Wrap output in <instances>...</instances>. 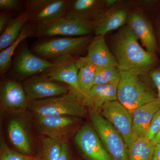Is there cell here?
<instances>
[{"instance_id": "17", "label": "cell", "mask_w": 160, "mask_h": 160, "mask_svg": "<svg viewBox=\"0 0 160 160\" xmlns=\"http://www.w3.org/2000/svg\"><path fill=\"white\" fill-rule=\"evenodd\" d=\"M8 137L12 145L25 154L31 152V140L28 126L22 118L11 119L7 128Z\"/></svg>"}, {"instance_id": "18", "label": "cell", "mask_w": 160, "mask_h": 160, "mask_svg": "<svg viewBox=\"0 0 160 160\" xmlns=\"http://www.w3.org/2000/svg\"><path fill=\"white\" fill-rule=\"evenodd\" d=\"M128 20L129 27L141 41L146 51L155 55L157 44L150 23L143 16L138 13L132 14Z\"/></svg>"}, {"instance_id": "8", "label": "cell", "mask_w": 160, "mask_h": 160, "mask_svg": "<svg viewBox=\"0 0 160 160\" xmlns=\"http://www.w3.org/2000/svg\"><path fill=\"white\" fill-rule=\"evenodd\" d=\"M100 113L118 131L128 148L138 138L133 131L132 113L118 100L106 103Z\"/></svg>"}, {"instance_id": "26", "label": "cell", "mask_w": 160, "mask_h": 160, "mask_svg": "<svg viewBox=\"0 0 160 160\" xmlns=\"http://www.w3.org/2000/svg\"><path fill=\"white\" fill-rule=\"evenodd\" d=\"M99 2L96 0H77L72 2H69L66 14L77 15L91 19L98 5Z\"/></svg>"}, {"instance_id": "2", "label": "cell", "mask_w": 160, "mask_h": 160, "mask_svg": "<svg viewBox=\"0 0 160 160\" xmlns=\"http://www.w3.org/2000/svg\"><path fill=\"white\" fill-rule=\"evenodd\" d=\"M143 74L122 72L118 86V100L130 113L138 107L156 99V95L145 81Z\"/></svg>"}, {"instance_id": "14", "label": "cell", "mask_w": 160, "mask_h": 160, "mask_svg": "<svg viewBox=\"0 0 160 160\" xmlns=\"http://www.w3.org/2000/svg\"><path fill=\"white\" fill-rule=\"evenodd\" d=\"M53 65L52 62L38 57L30 51L28 47H25L18 53L14 63V70L20 76L27 77L46 72Z\"/></svg>"}, {"instance_id": "33", "label": "cell", "mask_w": 160, "mask_h": 160, "mask_svg": "<svg viewBox=\"0 0 160 160\" xmlns=\"http://www.w3.org/2000/svg\"><path fill=\"white\" fill-rule=\"evenodd\" d=\"M59 160H72L69 146L66 142L63 143L62 153Z\"/></svg>"}, {"instance_id": "20", "label": "cell", "mask_w": 160, "mask_h": 160, "mask_svg": "<svg viewBox=\"0 0 160 160\" xmlns=\"http://www.w3.org/2000/svg\"><path fill=\"white\" fill-rule=\"evenodd\" d=\"M128 18L124 9L115 10L95 20L94 31L96 36L104 37L109 32L120 28L126 23Z\"/></svg>"}, {"instance_id": "21", "label": "cell", "mask_w": 160, "mask_h": 160, "mask_svg": "<svg viewBox=\"0 0 160 160\" xmlns=\"http://www.w3.org/2000/svg\"><path fill=\"white\" fill-rule=\"evenodd\" d=\"M29 15L24 12L10 20L8 26L0 36V51L6 49L14 43L19 37L23 26L29 20Z\"/></svg>"}, {"instance_id": "4", "label": "cell", "mask_w": 160, "mask_h": 160, "mask_svg": "<svg viewBox=\"0 0 160 160\" xmlns=\"http://www.w3.org/2000/svg\"><path fill=\"white\" fill-rule=\"evenodd\" d=\"M94 22L77 15L66 14L52 22L38 27L36 34L41 37L87 36L94 31Z\"/></svg>"}, {"instance_id": "12", "label": "cell", "mask_w": 160, "mask_h": 160, "mask_svg": "<svg viewBox=\"0 0 160 160\" xmlns=\"http://www.w3.org/2000/svg\"><path fill=\"white\" fill-rule=\"evenodd\" d=\"M40 131L47 137L62 139L69 134L77 123L78 118L69 116L34 115Z\"/></svg>"}, {"instance_id": "35", "label": "cell", "mask_w": 160, "mask_h": 160, "mask_svg": "<svg viewBox=\"0 0 160 160\" xmlns=\"http://www.w3.org/2000/svg\"><path fill=\"white\" fill-rule=\"evenodd\" d=\"M151 142L154 145H156V144H160V129L158 132L155 135L153 139L152 140Z\"/></svg>"}, {"instance_id": "27", "label": "cell", "mask_w": 160, "mask_h": 160, "mask_svg": "<svg viewBox=\"0 0 160 160\" xmlns=\"http://www.w3.org/2000/svg\"><path fill=\"white\" fill-rule=\"evenodd\" d=\"M31 33V30L27 28L22 30L18 40L0 53V71L4 73L7 71L11 65L12 58L16 49L20 43L28 38Z\"/></svg>"}, {"instance_id": "31", "label": "cell", "mask_w": 160, "mask_h": 160, "mask_svg": "<svg viewBox=\"0 0 160 160\" xmlns=\"http://www.w3.org/2000/svg\"><path fill=\"white\" fill-rule=\"evenodd\" d=\"M17 0H0V9L2 10H12L15 9L18 5Z\"/></svg>"}, {"instance_id": "5", "label": "cell", "mask_w": 160, "mask_h": 160, "mask_svg": "<svg viewBox=\"0 0 160 160\" xmlns=\"http://www.w3.org/2000/svg\"><path fill=\"white\" fill-rule=\"evenodd\" d=\"M89 116L93 129L112 160H129L127 145L114 126L98 112L90 110Z\"/></svg>"}, {"instance_id": "10", "label": "cell", "mask_w": 160, "mask_h": 160, "mask_svg": "<svg viewBox=\"0 0 160 160\" xmlns=\"http://www.w3.org/2000/svg\"><path fill=\"white\" fill-rule=\"evenodd\" d=\"M23 88L29 102L62 95L70 89L49 80L45 75L31 78L24 83Z\"/></svg>"}, {"instance_id": "29", "label": "cell", "mask_w": 160, "mask_h": 160, "mask_svg": "<svg viewBox=\"0 0 160 160\" xmlns=\"http://www.w3.org/2000/svg\"><path fill=\"white\" fill-rule=\"evenodd\" d=\"M160 129V108L155 114L150 124V127L146 135L148 139L152 141Z\"/></svg>"}, {"instance_id": "22", "label": "cell", "mask_w": 160, "mask_h": 160, "mask_svg": "<svg viewBox=\"0 0 160 160\" xmlns=\"http://www.w3.org/2000/svg\"><path fill=\"white\" fill-rule=\"evenodd\" d=\"M64 142L61 138L46 137L41 139L36 160H59Z\"/></svg>"}, {"instance_id": "13", "label": "cell", "mask_w": 160, "mask_h": 160, "mask_svg": "<svg viewBox=\"0 0 160 160\" xmlns=\"http://www.w3.org/2000/svg\"><path fill=\"white\" fill-rule=\"evenodd\" d=\"M87 51L86 56L76 60L78 69L86 64H92L96 67L118 66L116 58L109 50L104 37L93 38L87 46Z\"/></svg>"}, {"instance_id": "7", "label": "cell", "mask_w": 160, "mask_h": 160, "mask_svg": "<svg viewBox=\"0 0 160 160\" xmlns=\"http://www.w3.org/2000/svg\"><path fill=\"white\" fill-rule=\"evenodd\" d=\"M69 3L65 0L27 1L28 20L38 27L49 24L66 14Z\"/></svg>"}, {"instance_id": "28", "label": "cell", "mask_w": 160, "mask_h": 160, "mask_svg": "<svg viewBox=\"0 0 160 160\" xmlns=\"http://www.w3.org/2000/svg\"><path fill=\"white\" fill-rule=\"evenodd\" d=\"M1 147L0 160H32L31 158L9 149L5 144Z\"/></svg>"}, {"instance_id": "16", "label": "cell", "mask_w": 160, "mask_h": 160, "mask_svg": "<svg viewBox=\"0 0 160 160\" xmlns=\"http://www.w3.org/2000/svg\"><path fill=\"white\" fill-rule=\"evenodd\" d=\"M160 108V100L157 98L132 112L133 131L137 138L146 137L152 118Z\"/></svg>"}, {"instance_id": "15", "label": "cell", "mask_w": 160, "mask_h": 160, "mask_svg": "<svg viewBox=\"0 0 160 160\" xmlns=\"http://www.w3.org/2000/svg\"><path fill=\"white\" fill-rule=\"evenodd\" d=\"M2 107L9 112H19L28 108L29 102L24 88L14 81H6L1 88Z\"/></svg>"}, {"instance_id": "34", "label": "cell", "mask_w": 160, "mask_h": 160, "mask_svg": "<svg viewBox=\"0 0 160 160\" xmlns=\"http://www.w3.org/2000/svg\"><path fill=\"white\" fill-rule=\"evenodd\" d=\"M152 160H160V144L155 145Z\"/></svg>"}, {"instance_id": "25", "label": "cell", "mask_w": 160, "mask_h": 160, "mask_svg": "<svg viewBox=\"0 0 160 160\" xmlns=\"http://www.w3.org/2000/svg\"><path fill=\"white\" fill-rule=\"evenodd\" d=\"M121 73L122 71L118 66L96 67L94 86L110 85L118 86Z\"/></svg>"}, {"instance_id": "24", "label": "cell", "mask_w": 160, "mask_h": 160, "mask_svg": "<svg viewBox=\"0 0 160 160\" xmlns=\"http://www.w3.org/2000/svg\"><path fill=\"white\" fill-rule=\"evenodd\" d=\"M96 66L86 64L80 67L78 74V84L81 99L86 97L94 86Z\"/></svg>"}, {"instance_id": "6", "label": "cell", "mask_w": 160, "mask_h": 160, "mask_svg": "<svg viewBox=\"0 0 160 160\" xmlns=\"http://www.w3.org/2000/svg\"><path fill=\"white\" fill-rule=\"evenodd\" d=\"M93 38L92 36L79 37L53 38L35 45L33 51L44 59L57 58L71 56L88 46Z\"/></svg>"}, {"instance_id": "19", "label": "cell", "mask_w": 160, "mask_h": 160, "mask_svg": "<svg viewBox=\"0 0 160 160\" xmlns=\"http://www.w3.org/2000/svg\"><path fill=\"white\" fill-rule=\"evenodd\" d=\"M118 86L114 85H96L82 100L83 106L91 110L101 112L106 103L118 100Z\"/></svg>"}, {"instance_id": "1", "label": "cell", "mask_w": 160, "mask_h": 160, "mask_svg": "<svg viewBox=\"0 0 160 160\" xmlns=\"http://www.w3.org/2000/svg\"><path fill=\"white\" fill-rule=\"evenodd\" d=\"M138 40L129 26L122 28L113 39L115 57L121 71L145 74L155 63L154 55L143 49Z\"/></svg>"}, {"instance_id": "3", "label": "cell", "mask_w": 160, "mask_h": 160, "mask_svg": "<svg viewBox=\"0 0 160 160\" xmlns=\"http://www.w3.org/2000/svg\"><path fill=\"white\" fill-rule=\"evenodd\" d=\"M29 102L28 108L34 115H64L79 118L84 116L86 110L82 100L74 92Z\"/></svg>"}, {"instance_id": "30", "label": "cell", "mask_w": 160, "mask_h": 160, "mask_svg": "<svg viewBox=\"0 0 160 160\" xmlns=\"http://www.w3.org/2000/svg\"><path fill=\"white\" fill-rule=\"evenodd\" d=\"M152 82L158 91V98L160 100V68L152 70L150 73Z\"/></svg>"}, {"instance_id": "23", "label": "cell", "mask_w": 160, "mask_h": 160, "mask_svg": "<svg viewBox=\"0 0 160 160\" xmlns=\"http://www.w3.org/2000/svg\"><path fill=\"white\" fill-rule=\"evenodd\" d=\"M154 146L147 138H138L128 148L129 160H152Z\"/></svg>"}, {"instance_id": "11", "label": "cell", "mask_w": 160, "mask_h": 160, "mask_svg": "<svg viewBox=\"0 0 160 160\" xmlns=\"http://www.w3.org/2000/svg\"><path fill=\"white\" fill-rule=\"evenodd\" d=\"M75 142L90 160H113L97 132L89 125H85L78 131L75 137Z\"/></svg>"}, {"instance_id": "36", "label": "cell", "mask_w": 160, "mask_h": 160, "mask_svg": "<svg viewBox=\"0 0 160 160\" xmlns=\"http://www.w3.org/2000/svg\"><path fill=\"white\" fill-rule=\"evenodd\" d=\"M116 1H113V0H111V1H106V3H107L108 6H110V5H113L114 3L116 2Z\"/></svg>"}, {"instance_id": "32", "label": "cell", "mask_w": 160, "mask_h": 160, "mask_svg": "<svg viewBox=\"0 0 160 160\" xmlns=\"http://www.w3.org/2000/svg\"><path fill=\"white\" fill-rule=\"evenodd\" d=\"M9 16L8 14L4 12H1L0 14V33L5 31L9 25Z\"/></svg>"}, {"instance_id": "9", "label": "cell", "mask_w": 160, "mask_h": 160, "mask_svg": "<svg viewBox=\"0 0 160 160\" xmlns=\"http://www.w3.org/2000/svg\"><path fill=\"white\" fill-rule=\"evenodd\" d=\"M53 66L46 72V75L53 82L66 83L70 86L72 91L81 99L78 84L79 69L76 60L71 56H66L54 59Z\"/></svg>"}]
</instances>
